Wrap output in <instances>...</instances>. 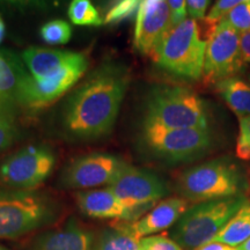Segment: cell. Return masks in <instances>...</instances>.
<instances>
[{
  "instance_id": "cell-1",
  "label": "cell",
  "mask_w": 250,
  "mask_h": 250,
  "mask_svg": "<svg viewBox=\"0 0 250 250\" xmlns=\"http://www.w3.org/2000/svg\"><path fill=\"white\" fill-rule=\"evenodd\" d=\"M126 78L121 72L104 70L94 76L71 99L65 126L78 137L107 133L116 121L123 101Z\"/></svg>"
},
{
  "instance_id": "cell-2",
  "label": "cell",
  "mask_w": 250,
  "mask_h": 250,
  "mask_svg": "<svg viewBox=\"0 0 250 250\" xmlns=\"http://www.w3.org/2000/svg\"><path fill=\"white\" fill-rule=\"evenodd\" d=\"M246 201V196L239 195L198 203L180 218L173 228L171 237L183 249H198L213 241Z\"/></svg>"
},
{
  "instance_id": "cell-3",
  "label": "cell",
  "mask_w": 250,
  "mask_h": 250,
  "mask_svg": "<svg viewBox=\"0 0 250 250\" xmlns=\"http://www.w3.org/2000/svg\"><path fill=\"white\" fill-rule=\"evenodd\" d=\"M201 33L199 21L186 19L171 28L152 58L166 71L189 79H199L208 44Z\"/></svg>"
},
{
  "instance_id": "cell-4",
  "label": "cell",
  "mask_w": 250,
  "mask_h": 250,
  "mask_svg": "<svg viewBox=\"0 0 250 250\" xmlns=\"http://www.w3.org/2000/svg\"><path fill=\"white\" fill-rule=\"evenodd\" d=\"M145 123L170 129H208L202 99L183 87H158L147 102Z\"/></svg>"
},
{
  "instance_id": "cell-5",
  "label": "cell",
  "mask_w": 250,
  "mask_h": 250,
  "mask_svg": "<svg viewBox=\"0 0 250 250\" xmlns=\"http://www.w3.org/2000/svg\"><path fill=\"white\" fill-rule=\"evenodd\" d=\"M177 187L188 202L203 203L241 195L243 179L232 161L217 159L184 171Z\"/></svg>"
},
{
  "instance_id": "cell-6",
  "label": "cell",
  "mask_w": 250,
  "mask_h": 250,
  "mask_svg": "<svg viewBox=\"0 0 250 250\" xmlns=\"http://www.w3.org/2000/svg\"><path fill=\"white\" fill-rule=\"evenodd\" d=\"M57 210L48 197L31 191L0 192V239H17L51 224Z\"/></svg>"
},
{
  "instance_id": "cell-7",
  "label": "cell",
  "mask_w": 250,
  "mask_h": 250,
  "mask_svg": "<svg viewBox=\"0 0 250 250\" xmlns=\"http://www.w3.org/2000/svg\"><path fill=\"white\" fill-rule=\"evenodd\" d=\"M126 215L123 221L134 223L151 211L167 195V186L158 175L126 165L109 186Z\"/></svg>"
},
{
  "instance_id": "cell-8",
  "label": "cell",
  "mask_w": 250,
  "mask_h": 250,
  "mask_svg": "<svg viewBox=\"0 0 250 250\" xmlns=\"http://www.w3.org/2000/svg\"><path fill=\"white\" fill-rule=\"evenodd\" d=\"M145 145L155 155L170 162L190 161L211 147L208 129H170L156 124H144Z\"/></svg>"
},
{
  "instance_id": "cell-9",
  "label": "cell",
  "mask_w": 250,
  "mask_h": 250,
  "mask_svg": "<svg viewBox=\"0 0 250 250\" xmlns=\"http://www.w3.org/2000/svg\"><path fill=\"white\" fill-rule=\"evenodd\" d=\"M245 65L240 50L239 31L224 18L208 40L203 79L206 83L217 85L239 74Z\"/></svg>"
},
{
  "instance_id": "cell-10",
  "label": "cell",
  "mask_w": 250,
  "mask_h": 250,
  "mask_svg": "<svg viewBox=\"0 0 250 250\" xmlns=\"http://www.w3.org/2000/svg\"><path fill=\"white\" fill-rule=\"evenodd\" d=\"M87 59L83 55L66 66L43 78L23 74L19 86L17 100L28 108H44L64 95L87 70Z\"/></svg>"
},
{
  "instance_id": "cell-11",
  "label": "cell",
  "mask_w": 250,
  "mask_h": 250,
  "mask_svg": "<svg viewBox=\"0 0 250 250\" xmlns=\"http://www.w3.org/2000/svg\"><path fill=\"white\" fill-rule=\"evenodd\" d=\"M55 166V156L48 148L21 149L0 167V177L12 187L33 189L49 176Z\"/></svg>"
},
{
  "instance_id": "cell-12",
  "label": "cell",
  "mask_w": 250,
  "mask_h": 250,
  "mask_svg": "<svg viewBox=\"0 0 250 250\" xmlns=\"http://www.w3.org/2000/svg\"><path fill=\"white\" fill-rule=\"evenodd\" d=\"M171 28L173 20L167 0H142L137 12L134 48L153 57Z\"/></svg>"
},
{
  "instance_id": "cell-13",
  "label": "cell",
  "mask_w": 250,
  "mask_h": 250,
  "mask_svg": "<svg viewBox=\"0 0 250 250\" xmlns=\"http://www.w3.org/2000/svg\"><path fill=\"white\" fill-rule=\"evenodd\" d=\"M126 166L121 159L109 154H92L78 159L68 166L62 182L68 188L87 189L110 184Z\"/></svg>"
},
{
  "instance_id": "cell-14",
  "label": "cell",
  "mask_w": 250,
  "mask_h": 250,
  "mask_svg": "<svg viewBox=\"0 0 250 250\" xmlns=\"http://www.w3.org/2000/svg\"><path fill=\"white\" fill-rule=\"evenodd\" d=\"M189 206V202L183 197H170L164 199L156 204L148 213H146L139 220L134 223H127V229L138 240L153 234L168 229L180 220V218L186 213Z\"/></svg>"
},
{
  "instance_id": "cell-15",
  "label": "cell",
  "mask_w": 250,
  "mask_h": 250,
  "mask_svg": "<svg viewBox=\"0 0 250 250\" xmlns=\"http://www.w3.org/2000/svg\"><path fill=\"white\" fill-rule=\"evenodd\" d=\"M93 234L70 221L61 229L40 235L26 250H93Z\"/></svg>"
},
{
  "instance_id": "cell-16",
  "label": "cell",
  "mask_w": 250,
  "mask_h": 250,
  "mask_svg": "<svg viewBox=\"0 0 250 250\" xmlns=\"http://www.w3.org/2000/svg\"><path fill=\"white\" fill-rule=\"evenodd\" d=\"M77 204L83 214L92 218L124 220L126 211L109 188L78 192Z\"/></svg>"
},
{
  "instance_id": "cell-17",
  "label": "cell",
  "mask_w": 250,
  "mask_h": 250,
  "mask_svg": "<svg viewBox=\"0 0 250 250\" xmlns=\"http://www.w3.org/2000/svg\"><path fill=\"white\" fill-rule=\"evenodd\" d=\"M80 54L61 50L30 48L23 52V62L30 76L43 78L55 73L79 57Z\"/></svg>"
},
{
  "instance_id": "cell-18",
  "label": "cell",
  "mask_w": 250,
  "mask_h": 250,
  "mask_svg": "<svg viewBox=\"0 0 250 250\" xmlns=\"http://www.w3.org/2000/svg\"><path fill=\"white\" fill-rule=\"evenodd\" d=\"M217 90L227 105L241 118L250 115V83L233 77L217 83Z\"/></svg>"
},
{
  "instance_id": "cell-19",
  "label": "cell",
  "mask_w": 250,
  "mask_h": 250,
  "mask_svg": "<svg viewBox=\"0 0 250 250\" xmlns=\"http://www.w3.org/2000/svg\"><path fill=\"white\" fill-rule=\"evenodd\" d=\"M250 237V199L233 215L213 241L230 247H239Z\"/></svg>"
},
{
  "instance_id": "cell-20",
  "label": "cell",
  "mask_w": 250,
  "mask_h": 250,
  "mask_svg": "<svg viewBox=\"0 0 250 250\" xmlns=\"http://www.w3.org/2000/svg\"><path fill=\"white\" fill-rule=\"evenodd\" d=\"M93 250H142L140 240L137 239L127 229L123 220L111 225L110 229H105L96 242L94 241Z\"/></svg>"
},
{
  "instance_id": "cell-21",
  "label": "cell",
  "mask_w": 250,
  "mask_h": 250,
  "mask_svg": "<svg viewBox=\"0 0 250 250\" xmlns=\"http://www.w3.org/2000/svg\"><path fill=\"white\" fill-rule=\"evenodd\" d=\"M23 74L14 61L0 52V108H7L9 103L17 100Z\"/></svg>"
},
{
  "instance_id": "cell-22",
  "label": "cell",
  "mask_w": 250,
  "mask_h": 250,
  "mask_svg": "<svg viewBox=\"0 0 250 250\" xmlns=\"http://www.w3.org/2000/svg\"><path fill=\"white\" fill-rule=\"evenodd\" d=\"M68 17L78 26H100L102 23L99 12L90 0H72Z\"/></svg>"
},
{
  "instance_id": "cell-23",
  "label": "cell",
  "mask_w": 250,
  "mask_h": 250,
  "mask_svg": "<svg viewBox=\"0 0 250 250\" xmlns=\"http://www.w3.org/2000/svg\"><path fill=\"white\" fill-rule=\"evenodd\" d=\"M71 36L70 24L62 20L50 21L41 28V37L49 44H65L70 41Z\"/></svg>"
},
{
  "instance_id": "cell-24",
  "label": "cell",
  "mask_w": 250,
  "mask_h": 250,
  "mask_svg": "<svg viewBox=\"0 0 250 250\" xmlns=\"http://www.w3.org/2000/svg\"><path fill=\"white\" fill-rule=\"evenodd\" d=\"M225 19L239 33H245L250 30V0L237 5L232 11L228 12Z\"/></svg>"
},
{
  "instance_id": "cell-25",
  "label": "cell",
  "mask_w": 250,
  "mask_h": 250,
  "mask_svg": "<svg viewBox=\"0 0 250 250\" xmlns=\"http://www.w3.org/2000/svg\"><path fill=\"white\" fill-rule=\"evenodd\" d=\"M142 0H118L117 4L110 8L105 17V22L115 23L120 22L124 19L131 17L139 8Z\"/></svg>"
},
{
  "instance_id": "cell-26",
  "label": "cell",
  "mask_w": 250,
  "mask_h": 250,
  "mask_svg": "<svg viewBox=\"0 0 250 250\" xmlns=\"http://www.w3.org/2000/svg\"><path fill=\"white\" fill-rule=\"evenodd\" d=\"M236 155L241 160H250V115L239 118V136L236 140Z\"/></svg>"
},
{
  "instance_id": "cell-27",
  "label": "cell",
  "mask_w": 250,
  "mask_h": 250,
  "mask_svg": "<svg viewBox=\"0 0 250 250\" xmlns=\"http://www.w3.org/2000/svg\"><path fill=\"white\" fill-rule=\"evenodd\" d=\"M15 136V125L12 115L6 108H0V153L11 145Z\"/></svg>"
},
{
  "instance_id": "cell-28",
  "label": "cell",
  "mask_w": 250,
  "mask_h": 250,
  "mask_svg": "<svg viewBox=\"0 0 250 250\" xmlns=\"http://www.w3.org/2000/svg\"><path fill=\"white\" fill-rule=\"evenodd\" d=\"M142 250H184L179 243L167 236V234L146 236L140 240Z\"/></svg>"
},
{
  "instance_id": "cell-29",
  "label": "cell",
  "mask_w": 250,
  "mask_h": 250,
  "mask_svg": "<svg viewBox=\"0 0 250 250\" xmlns=\"http://www.w3.org/2000/svg\"><path fill=\"white\" fill-rule=\"evenodd\" d=\"M169 6L173 27L182 22L187 19V0H167Z\"/></svg>"
},
{
  "instance_id": "cell-30",
  "label": "cell",
  "mask_w": 250,
  "mask_h": 250,
  "mask_svg": "<svg viewBox=\"0 0 250 250\" xmlns=\"http://www.w3.org/2000/svg\"><path fill=\"white\" fill-rule=\"evenodd\" d=\"M208 0H187V12L193 20L201 21L205 18Z\"/></svg>"
},
{
  "instance_id": "cell-31",
  "label": "cell",
  "mask_w": 250,
  "mask_h": 250,
  "mask_svg": "<svg viewBox=\"0 0 250 250\" xmlns=\"http://www.w3.org/2000/svg\"><path fill=\"white\" fill-rule=\"evenodd\" d=\"M240 50L245 64L250 65V30L241 33L240 35Z\"/></svg>"
},
{
  "instance_id": "cell-32",
  "label": "cell",
  "mask_w": 250,
  "mask_h": 250,
  "mask_svg": "<svg viewBox=\"0 0 250 250\" xmlns=\"http://www.w3.org/2000/svg\"><path fill=\"white\" fill-rule=\"evenodd\" d=\"M48 0H0V2L4 4L13 5V6H37V5H44Z\"/></svg>"
},
{
  "instance_id": "cell-33",
  "label": "cell",
  "mask_w": 250,
  "mask_h": 250,
  "mask_svg": "<svg viewBox=\"0 0 250 250\" xmlns=\"http://www.w3.org/2000/svg\"><path fill=\"white\" fill-rule=\"evenodd\" d=\"M4 36H5V23H4V20H2L1 15H0V43H1Z\"/></svg>"
},
{
  "instance_id": "cell-34",
  "label": "cell",
  "mask_w": 250,
  "mask_h": 250,
  "mask_svg": "<svg viewBox=\"0 0 250 250\" xmlns=\"http://www.w3.org/2000/svg\"><path fill=\"white\" fill-rule=\"evenodd\" d=\"M239 250H250V237L247 240L246 242H243L242 245H240L239 247H236Z\"/></svg>"
},
{
  "instance_id": "cell-35",
  "label": "cell",
  "mask_w": 250,
  "mask_h": 250,
  "mask_svg": "<svg viewBox=\"0 0 250 250\" xmlns=\"http://www.w3.org/2000/svg\"><path fill=\"white\" fill-rule=\"evenodd\" d=\"M0 250H6L5 248H2V247H0Z\"/></svg>"
},
{
  "instance_id": "cell-36",
  "label": "cell",
  "mask_w": 250,
  "mask_h": 250,
  "mask_svg": "<svg viewBox=\"0 0 250 250\" xmlns=\"http://www.w3.org/2000/svg\"><path fill=\"white\" fill-rule=\"evenodd\" d=\"M249 81H250V77H249Z\"/></svg>"
}]
</instances>
